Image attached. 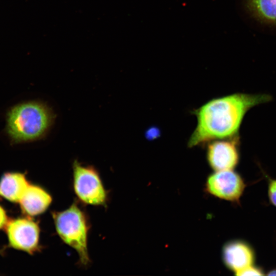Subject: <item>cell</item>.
<instances>
[{
  "instance_id": "obj_3",
  "label": "cell",
  "mask_w": 276,
  "mask_h": 276,
  "mask_svg": "<svg viewBox=\"0 0 276 276\" xmlns=\"http://www.w3.org/2000/svg\"><path fill=\"white\" fill-rule=\"evenodd\" d=\"M56 232L61 239L77 251L81 264L90 262L87 249L88 225L85 214L76 203L67 209L53 212Z\"/></svg>"
},
{
  "instance_id": "obj_11",
  "label": "cell",
  "mask_w": 276,
  "mask_h": 276,
  "mask_svg": "<svg viewBox=\"0 0 276 276\" xmlns=\"http://www.w3.org/2000/svg\"><path fill=\"white\" fill-rule=\"evenodd\" d=\"M247 5L257 18L276 25V0H247Z\"/></svg>"
},
{
  "instance_id": "obj_7",
  "label": "cell",
  "mask_w": 276,
  "mask_h": 276,
  "mask_svg": "<svg viewBox=\"0 0 276 276\" xmlns=\"http://www.w3.org/2000/svg\"><path fill=\"white\" fill-rule=\"evenodd\" d=\"M238 135L214 140L207 146L208 162L215 171L234 170L240 160Z\"/></svg>"
},
{
  "instance_id": "obj_9",
  "label": "cell",
  "mask_w": 276,
  "mask_h": 276,
  "mask_svg": "<svg viewBox=\"0 0 276 276\" xmlns=\"http://www.w3.org/2000/svg\"><path fill=\"white\" fill-rule=\"evenodd\" d=\"M52 201L51 195L40 186L29 185L19 203L24 213L35 216L44 213Z\"/></svg>"
},
{
  "instance_id": "obj_10",
  "label": "cell",
  "mask_w": 276,
  "mask_h": 276,
  "mask_svg": "<svg viewBox=\"0 0 276 276\" xmlns=\"http://www.w3.org/2000/svg\"><path fill=\"white\" fill-rule=\"evenodd\" d=\"M29 185L25 174L7 172L0 179V196L11 202H19Z\"/></svg>"
},
{
  "instance_id": "obj_8",
  "label": "cell",
  "mask_w": 276,
  "mask_h": 276,
  "mask_svg": "<svg viewBox=\"0 0 276 276\" xmlns=\"http://www.w3.org/2000/svg\"><path fill=\"white\" fill-rule=\"evenodd\" d=\"M222 260L226 267L237 275L243 269L254 265L256 254L251 246L242 240H233L224 244Z\"/></svg>"
},
{
  "instance_id": "obj_4",
  "label": "cell",
  "mask_w": 276,
  "mask_h": 276,
  "mask_svg": "<svg viewBox=\"0 0 276 276\" xmlns=\"http://www.w3.org/2000/svg\"><path fill=\"white\" fill-rule=\"evenodd\" d=\"M73 188L83 203L94 205L105 204L107 194L99 173L93 166H84L75 160L73 164Z\"/></svg>"
},
{
  "instance_id": "obj_5",
  "label": "cell",
  "mask_w": 276,
  "mask_h": 276,
  "mask_svg": "<svg viewBox=\"0 0 276 276\" xmlns=\"http://www.w3.org/2000/svg\"><path fill=\"white\" fill-rule=\"evenodd\" d=\"M246 187L243 178L234 170L215 171L208 177L205 185L208 193L237 204Z\"/></svg>"
},
{
  "instance_id": "obj_6",
  "label": "cell",
  "mask_w": 276,
  "mask_h": 276,
  "mask_svg": "<svg viewBox=\"0 0 276 276\" xmlns=\"http://www.w3.org/2000/svg\"><path fill=\"white\" fill-rule=\"evenodd\" d=\"M5 227L10 247L31 255L39 250L40 228L37 222L31 218H17L8 222Z\"/></svg>"
},
{
  "instance_id": "obj_1",
  "label": "cell",
  "mask_w": 276,
  "mask_h": 276,
  "mask_svg": "<svg viewBox=\"0 0 276 276\" xmlns=\"http://www.w3.org/2000/svg\"><path fill=\"white\" fill-rule=\"evenodd\" d=\"M271 99L266 94L238 93L210 100L195 110L197 125L188 146L192 147L238 135L248 111Z\"/></svg>"
},
{
  "instance_id": "obj_12",
  "label": "cell",
  "mask_w": 276,
  "mask_h": 276,
  "mask_svg": "<svg viewBox=\"0 0 276 276\" xmlns=\"http://www.w3.org/2000/svg\"><path fill=\"white\" fill-rule=\"evenodd\" d=\"M268 180V197L269 202L276 207V179H272L266 175Z\"/></svg>"
},
{
  "instance_id": "obj_13",
  "label": "cell",
  "mask_w": 276,
  "mask_h": 276,
  "mask_svg": "<svg viewBox=\"0 0 276 276\" xmlns=\"http://www.w3.org/2000/svg\"><path fill=\"white\" fill-rule=\"evenodd\" d=\"M264 274V271L261 268L253 265L241 271L236 275H263Z\"/></svg>"
},
{
  "instance_id": "obj_15",
  "label": "cell",
  "mask_w": 276,
  "mask_h": 276,
  "mask_svg": "<svg viewBox=\"0 0 276 276\" xmlns=\"http://www.w3.org/2000/svg\"><path fill=\"white\" fill-rule=\"evenodd\" d=\"M266 274L268 275H276V268L271 269L268 271Z\"/></svg>"
},
{
  "instance_id": "obj_14",
  "label": "cell",
  "mask_w": 276,
  "mask_h": 276,
  "mask_svg": "<svg viewBox=\"0 0 276 276\" xmlns=\"http://www.w3.org/2000/svg\"><path fill=\"white\" fill-rule=\"evenodd\" d=\"M8 223L7 216L5 210L0 205V229L5 227Z\"/></svg>"
},
{
  "instance_id": "obj_2",
  "label": "cell",
  "mask_w": 276,
  "mask_h": 276,
  "mask_svg": "<svg viewBox=\"0 0 276 276\" xmlns=\"http://www.w3.org/2000/svg\"><path fill=\"white\" fill-rule=\"evenodd\" d=\"M46 104L31 101L11 107L6 116V132L13 144L32 142L44 137L55 119Z\"/></svg>"
}]
</instances>
